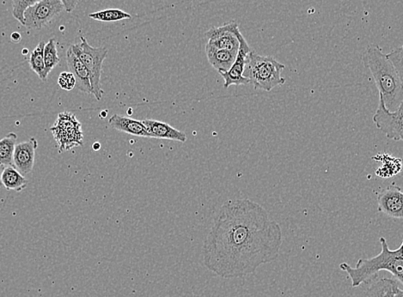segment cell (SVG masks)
<instances>
[{
  "instance_id": "6da1fadb",
  "label": "cell",
  "mask_w": 403,
  "mask_h": 297,
  "mask_svg": "<svg viewBox=\"0 0 403 297\" xmlns=\"http://www.w3.org/2000/svg\"><path fill=\"white\" fill-rule=\"evenodd\" d=\"M283 234L269 212L248 199L227 201L204 241L205 266L232 280L255 273L280 255Z\"/></svg>"
},
{
  "instance_id": "7a4b0ae2",
  "label": "cell",
  "mask_w": 403,
  "mask_h": 297,
  "mask_svg": "<svg viewBox=\"0 0 403 297\" xmlns=\"http://www.w3.org/2000/svg\"><path fill=\"white\" fill-rule=\"evenodd\" d=\"M362 61L371 72L387 109L397 110L403 104V75L395 68L379 46L366 47Z\"/></svg>"
},
{
  "instance_id": "3957f363",
  "label": "cell",
  "mask_w": 403,
  "mask_h": 297,
  "mask_svg": "<svg viewBox=\"0 0 403 297\" xmlns=\"http://www.w3.org/2000/svg\"><path fill=\"white\" fill-rule=\"evenodd\" d=\"M381 252L371 259H360L355 267L342 263L340 268L347 273L351 282V287L357 288L368 283L379 271H388L395 280L403 283V243L395 250H391L386 238H380Z\"/></svg>"
},
{
  "instance_id": "277c9868",
  "label": "cell",
  "mask_w": 403,
  "mask_h": 297,
  "mask_svg": "<svg viewBox=\"0 0 403 297\" xmlns=\"http://www.w3.org/2000/svg\"><path fill=\"white\" fill-rule=\"evenodd\" d=\"M285 68L276 58L262 56L251 50L245 63L244 76L250 80L255 90L270 93L274 88L284 86L285 79L282 78L281 73Z\"/></svg>"
},
{
  "instance_id": "5b68a950",
  "label": "cell",
  "mask_w": 403,
  "mask_h": 297,
  "mask_svg": "<svg viewBox=\"0 0 403 297\" xmlns=\"http://www.w3.org/2000/svg\"><path fill=\"white\" fill-rule=\"evenodd\" d=\"M72 52L81 61L90 75L91 94L97 101H101L104 90L102 89L101 77L102 63L108 55V49L104 47H94L88 43L84 38H80V43L71 47Z\"/></svg>"
},
{
  "instance_id": "8992f818",
  "label": "cell",
  "mask_w": 403,
  "mask_h": 297,
  "mask_svg": "<svg viewBox=\"0 0 403 297\" xmlns=\"http://www.w3.org/2000/svg\"><path fill=\"white\" fill-rule=\"evenodd\" d=\"M81 127L73 113L65 112L58 115L56 122L51 127V131L58 145V152H68L76 146L83 145Z\"/></svg>"
},
{
  "instance_id": "52a82bcc",
  "label": "cell",
  "mask_w": 403,
  "mask_h": 297,
  "mask_svg": "<svg viewBox=\"0 0 403 297\" xmlns=\"http://www.w3.org/2000/svg\"><path fill=\"white\" fill-rule=\"evenodd\" d=\"M403 104L395 111L387 109L379 95V102L377 112L373 116V122L381 131L386 135V138L394 141H402V136Z\"/></svg>"
},
{
  "instance_id": "ba28073f",
  "label": "cell",
  "mask_w": 403,
  "mask_h": 297,
  "mask_svg": "<svg viewBox=\"0 0 403 297\" xmlns=\"http://www.w3.org/2000/svg\"><path fill=\"white\" fill-rule=\"evenodd\" d=\"M63 10L61 0H41L25 10L24 26L35 29L45 27Z\"/></svg>"
},
{
  "instance_id": "9c48e42d",
  "label": "cell",
  "mask_w": 403,
  "mask_h": 297,
  "mask_svg": "<svg viewBox=\"0 0 403 297\" xmlns=\"http://www.w3.org/2000/svg\"><path fill=\"white\" fill-rule=\"evenodd\" d=\"M241 32L235 22H230L221 27H214L206 33L208 45L219 49L238 52Z\"/></svg>"
},
{
  "instance_id": "30bf717a",
  "label": "cell",
  "mask_w": 403,
  "mask_h": 297,
  "mask_svg": "<svg viewBox=\"0 0 403 297\" xmlns=\"http://www.w3.org/2000/svg\"><path fill=\"white\" fill-rule=\"evenodd\" d=\"M239 49H238L236 60L232 67L227 72H219V74L223 79V81H225L223 87L226 89L232 86H239L250 84V80L245 78L244 72L247 56L251 49L242 34L239 36Z\"/></svg>"
},
{
  "instance_id": "8fae6325",
  "label": "cell",
  "mask_w": 403,
  "mask_h": 297,
  "mask_svg": "<svg viewBox=\"0 0 403 297\" xmlns=\"http://www.w3.org/2000/svg\"><path fill=\"white\" fill-rule=\"evenodd\" d=\"M377 210L390 218H403V193L395 182L377 194Z\"/></svg>"
},
{
  "instance_id": "7c38bea8",
  "label": "cell",
  "mask_w": 403,
  "mask_h": 297,
  "mask_svg": "<svg viewBox=\"0 0 403 297\" xmlns=\"http://www.w3.org/2000/svg\"><path fill=\"white\" fill-rule=\"evenodd\" d=\"M38 147V142L35 138H31L29 141L19 143L15 146L14 167L24 176L31 173L34 168L35 150Z\"/></svg>"
},
{
  "instance_id": "4fadbf2b",
  "label": "cell",
  "mask_w": 403,
  "mask_h": 297,
  "mask_svg": "<svg viewBox=\"0 0 403 297\" xmlns=\"http://www.w3.org/2000/svg\"><path fill=\"white\" fill-rule=\"evenodd\" d=\"M67 63L70 72L75 77L76 86L84 94H91L90 75L81 61L69 47L67 52Z\"/></svg>"
},
{
  "instance_id": "5bb4252c",
  "label": "cell",
  "mask_w": 403,
  "mask_h": 297,
  "mask_svg": "<svg viewBox=\"0 0 403 297\" xmlns=\"http://www.w3.org/2000/svg\"><path fill=\"white\" fill-rule=\"evenodd\" d=\"M142 122L151 138L170 139L182 143L187 141V135L184 133L175 129L167 123L149 119L142 120Z\"/></svg>"
},
{
  "instance_id": "9a60e30c",
  "label": "cell",
  "mask_w": 403,
  "mask_h": 297,
  "mask_svg": "<svg viewBox=\"0 0 403 297\" xmlns=\"http://www.w3.org/2000/svg\"><path fill=\"white\" fill-rule=\"evenodd\" d=\"M109 125L113 129L123 131L130 135L138 136V137L151 138V136L146 131L145 125L139 120L127 118V117L113 115L109 120Z\"/></svg>"
},
{
  "instance_id": "2e32d148",
  "label": "cell",
  "mask_w": 403,
  "mask_h": 297,
  "mask_svg": "<svg viewBox=\"0 0 403 297\" xmlns=\"http://www.w3.org/2000/svg\"><path fill=\"white\" fill-rule=\"evenodd\" d=\"M206 54L209 63L219 73L228 71L236 60L237 52L216 49L207 44Z\"/></svg>"
},
{
  "instance_id": "e0dca14e",
  "label": "cell",
  "mask_w": 403,
  "mask_h": 297,
  "mask_svg": "<svg viewBox=\"0 0 403 297\" xmlns=\"http://www.w3.org/2000/svg\"><path fill=\"white\" fill-rule=\"evenodd\" d=\"M399 287L397 280L382 278L372 281L368 289L366 297H395Z\"/></svg>"
},
{
  "instance_id": "ac0fdd59",
  "label": "cell",
  "mask_w": 403,
  "mask_h": 297,
  "mask_svg": "<svg viewBox=\"0 0 403 297\" xmlns=\"http://www.w3.org/2000/svg\"><path fill=\"white\" fill-rule=\"evenodd\" d=\"M1 183L7 190L20 193L27 188L28 181L14 166L3 168Z\"/></svg>"
},
{
  "instance_id": "d6986e66",
  "label": "cell",
  "mask_w": 403,
  "mask_h": 297,
  "mask_svg": "<svg viewBox=\"0 0 403 297\" xmlns=\"http://www.w3.org/2000/svg\"><path fill=\"white\" fill-rule=\"evenodd\" d=\"M17 135L10 133L0 139V164L3 166H13V154L17 145Z\"/></svg>"
},
{
  "instance_id": "ffe728a7",
  "label": "cell",
  "mask_w": 403,
  "mask_h": 297,
  "mask_svg": "<svg viewBox=\"0 0 403 297\" xmlns=\"http://www.w3.org/2000/svg\"><path fill=\"white\" fill-rule=\"evenodd\" d=\"M45 44L44 42H39L38 47L31 53L29 61L31 69L38 74L42 81H46L47 76H49L47 72L45 62H44V47H45Z\"/></svg>"
},
{
  "instance_id": "44dd1931",
  "label": "cell",
  "mask_w": 403,
  "mask_h": 297,
  "mask_svg": "<svg viewBox=\"0 0 403 297\" xmlns=\"http://www.w3.org/2000/svg\"><path fill=\"white\" fill-rule=\"evenodd\" d=\"M89 17L93 20L104 22V23H113V22L131 19L132 16L129 13L122 10L107 9L90 13L89 14Z\"/></svg>"
},
{
  "instance_id": "7402d4cb",
  "label": "cell",
  "mask_w": 403,
  "mask_h": 297,
  "mask_svg": "<svg viewBox=\"0 0 403 297\" xmlns=\"http://www.w3.org/2000/svg\"><path fill=\"white\" fill-rule=\"evenodd\" d=\"M44 62H45L47 74H49L52 70L60 63L56 42L54 39H50L49 42L44 47Z\"/></svg>"
},
{
  "instance_id": "603a6c76",
  "label": "cell",
  "mask_w": 403,
  "mask_h": 297,
  "mask_svg": "<svg viewBox=\"0 0 403 297\" xmlns=\"http://www.w3.org/2000/svg\"><path fill=\"white\" fill-rule=\"evenodd\" d=\"M41 0H13V15L22 25H24V13L29 7L35 5Z\"/></svg>"
},
{
  "instance_id": "cb8c5ba5",
  "label": "cell",
  "mask_w": 403,
  "mask_h": 297,
  "mask_svg": "<svg viewBox=\"0 0 403 297\" xmlns=\"http://www.w3.org/2000/svg\"><path fill=\"white\" fill-rule=\"evenodd\" d=\"M58 84L61 89L65 90H72L76 86L75 77L71 72H61L58 77Z\"/></svg>"
},
{
  "instance_id": "d4e9b609",
  "label": "cell",
  "mask_w": 403,
  "mask_h": 297,
  "mask_svg": "<svg viewBox=\"0 0 403 297\" xmlns=\"http://www.w3.org/2000/svg\"><path fill=\"white\" fill-rule=\"evenodd\" d=\"M402 54V47H400L386 55L395 68L403 75Z\"/></svg>"
},
{
  "instance_id": "484cf974",
  "label": "cell",
  "mask_w": 403,
  "mask_h": 297,
  "mask_svg": "<svg viewBox=\"0 0 403 297\" xmlns=\"http://www.w3.org/2000/svg\"><path fill=\"white\" fill-rule=\"evenodd\" d=\"M64 9L67 13H72L78 5L79 0H61Z\"/></svg>"
},
{
  "instance_id": "4316f807",
  "label": "cell",
  "mask_w": 403,
  "mask_h": 297,
  "mask_svg": "<svg viewBox=\"0 0 403 297\" xmlns=\"http://www.w3.org/2000/svg\"><path fill=\"white\" fill-rule=\"evenodd\" d=\"M10 39L13 42H19L22 39V36L19 33L14 32L13 33L12 35H10Z\"/></svg>"
},
{
  "instance_id": "83f0119b",
  "label": "cell",
  "mask_w": 403,
  "mask_h": 297,
  "mask_svg": "<svg viewBox=\"0 0 403 297\" xmlns=\"http://www.w3.org/2000/svg\"><path fill=\"white\" fill-rule=\"evenodd\" d=\"M395 297H403V291L401 288H398L397 293H395Z\"/></svg>"
},
{
  "instance_id": "f1b7e54d",
  "label": "cell",
  "mask_w": 403,
  "mask_h": 297,
  "mask_svg": "<svg viewBox=\"0 0 403 297\" xmlns=\"http://www.w3.org/2000/svg\"><path fill=\"white\" fill-rule=\"evenodd\" d=\"M93 147L94 150H96V152H97V150L101 149V145L99 144L98 142H97V143H95Z\"/></svg>"
},
{
  "instance_id": "f546056e",
  "label": "cell",
  "mask_w": 403,
  "mask_h": 297,
  "mask_svg": "<svg viewBox=\"0 0 403 297\" xmlns=\"http://www.w3.org/2000/svg\"><path fill=\"white\" fill-rule=\"evenodd\" d=\"M3 168H5V166H3V165L0 164V186L2 185L1 176H2Z\"/></svg>"
},
{
  "instance_id": "4dcf8cb0",
  "label": "cell",
  "mask_w": 403,
  "mask_h": 297,
  "mask_svg": "<svg viewBox=\"0 0 403 297\" xmlns=\"http://www.w3.org/2000/svg\"><path fill=\"white\" fill-rule=\"evenodd\" d=\"M23 52H24V53H23L24 54H28V49H24V50L23 51Z\"/></svg>"
}]
</instances>
